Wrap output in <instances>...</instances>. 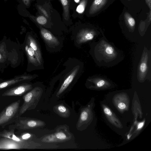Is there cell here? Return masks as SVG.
Wrapping results in <instances>:
<instances>
[{"label": "cell", "instance_id": "obj_1", "mask_svg": "<svg viewBox=\"0 0 151 151\" xmlns=\"http://www.w3.org/2000/svg\"><path fill=\"white\" fill-rule=\"evenodd\" d=\"M96 42L94 57L96 63L99 65L111 66L118 63L120 54L113 45L105 38H101Z\"/></svg>", "mask_w": 151, "mask_h": 151}, {"label": "cell", "instance_id": "obj_2", "mask_svg": "<svg viewBox=\"0 0 151 151\" xmlns=\"http://www.w3.org/2000/svg\"><path fill=\"white\" fill-rule=\"evenodd\" d=\"M21 101L19 99L5 107L0 113V127L4 128L6 125L14 122L19 115Z\"/></svg>", "mask_w": 151, "mask_h": 151}, {"label": "cell", "instance_id": "obj_3", "mask_svg": "<svg viewBox=\"0 0 151 151\" xmlns=\"http://www.w3.org/2000/svg\"><path fill=\"white\" fill-rule=\"evenodd\" d=\"M42 93V89L36 87L24 95L23 103L20 106L19 115L21 116L27 111L34 109L36 106Z\"/></svg>", "mask_w": 151, "mask_h": 151}, {"label": "cell", "instance_id": "obj_4", "mask_svg": "<svg viewBox=\"0 0 151 151\" xmlns=\"http://www.w3.org/2000/svg\"><path fill=\"white\" fill-rule=\"evenodd\" d=\"M36 145L30 141L23 139H14L3 137L0 139V150L33 149Z\"/></svg>", "mask_w": 151, "mask_h": 151}, {"label": "cell", "instance_id": "obj_5", "mask_svg": "<svg viewBox=\"0 0 151 151\" xmlns=\"http://www.w3.org/2000/svg\"><path fill=\"white\" fill-rule=\"evenodd\" d=\"M14 123L15 128L22 130L32 129L45 125L44 122L41 121L20 116L15 120Z\"/></svg>", "mask_w": 151, "mask_h": 151}, {"label": "cell", "instance_id": "obj_6", "mask_svg": "<svg viewBox=\"0 0 151 151\" xmlns=\"http://www.w3.org/2000/svg\"><path fill=\"white\" fill-rule=\"evenodd\" d=\"M32 88L31 84L22 83L6 91L2 94L3 96H21Z\"/></svg>", "mask_w": 151, "mask_h": 151}, {"label": "cell", "instance_id": "obj_7", "mask_svg": "<svg viewBox=\"0 0 151 151\" xmlns=\"http://www.w3.org/2000/svg\"><path fill=\"white\" fill-rule=\"evenodd\" d=\"M97 35V32L93 29H83L81 30L77 34V41L79 44L85 43L94 39Z\"/></svg>", "mask_w": 151, "mask_h": 151}, {"label": "cell", "instance_id": "obj_8", "mask_svg": "<svg viewBox=\"0 0 151 151\" xmlns=\"http://www.w3.org/2000/svg\"><path fill=\"white\" fill-rule=\"evenodd\" d=\"M32 76L22 75L15 77L14 78L5 81L0 80V91L19 83L31 79Z\"/></svg>", "mask_w": 151, "mask_h": 151}, {"label": "cell", "instance_id": "obj_9", "mask_svg": "<svg viewBox=\"0 0 151 151\" xmlns=\"http://www.w3.org/2000/svg\"><path fill=\"white\" fill-rule=\"evenodd\" d=\"M26 43L33 49L35 53L37 59L38 63L41 64L42 63L41 53L35 40L32 37L29 35L27 37Z\"/></svg>", "mask_w": 151, "mask_h": 151}, {"label": "cell", "instance_id": "obj_10", "mask_svg": "<svg viewBox=\"0 0 151 151\" xmlns=\"http://www.w3.org/2000/svg\"><path fill=\"white\" fill-rule=\"evenodd\" d=\"M78 68L74 69L65 79L57 93V96L61 94L70 84L78 73Z\"/></svg>", "mask_w": 151, "mask_h": 151}, {"label": "cell", "instance_id": "obj_11", "mask_svg": "<svg viewBox=\"0 0 151 151\" xmlns=\"http://www.w3.org/2000/svg\"><path fill=\"white\" fill-rule=\"evenodd\" d=\"M40 33L44 40L47 43L57 45L59 44V42L57 39L46 29L42 28L40 29Z\"/></svg>", "mask_w": 151, "mask_h": 151}, {"label": "cell", "instance_id": "obj_12", "mask_svg": "<svg viewBox=\"0 0 151 151\" xmlns=\"http://www.w3.org/2000/svg\"><path fill=\"white\" fill-rule=\"evenodd\" d=\"M148 55H143L139 66V77L144 78L148 70Z\"/></svg>", "mask_w": 151, "mask_h": 151}, {"label": "cell", "instance_id": "obj_13", "mask_svg": "<svg viewBox=\"0 0 151 151\" xmlns=\"http://www.w3.org/2000/svg\"><path fill=\"white\" fill-rule=\"evenodd\" d=\"M108 0H94L89 11V14H92L97 12L107 3Z\"/></svg>", "mask_w": 151, "mask_h": 151}, {"label": "cell", "instance_id": "obj_14", "mask_svg": "<svg viewBox=\"0 0 151 151\" xmlns=\"http://www.w3.org/2000/svg\"><path fill=\"white\" fill-rule=\"evenodd\" d=\"M24 48L29 62L33 64H36L38 63L37 59L35 53L33 49L27 43Z\"/></svg>", "mask_w": 151, "mask_h": 151}, {"label": "cell", "instance_id": "obj_15", "mask_svg": "<svg viewBox=\"0 0 151 151\" xmlns=\"http://www.w3.org/2000/svg\"><path fill=\"white\" fill-rule=\"evenodd\" d=\"M61 2L63 9L64 18L65 20L68 21L69 18V0H59Z\"/></svg>", "mask_w": 151, "mask_h": 151}, {"label": "cell", "instance_id": "obj_16", "mask_svg": "<svg viewBox=\"0 0 151 151\" xmlns=\"http://www.w3.org/2000/svg\"><path fill=\"white\" fill-rule=\"evenodd\" d=\"M124 17L125 22L128 27L132 29H134L135 25L134 19L127 12L124 13Z\"/></svg>", "mask_w": 151, "mask_h": 151}, {"label": "cell", "instance_id": "obj_17", "mask_svg": "<svg viewBox=\"0 0 151 151\" xmlns=\"http://www.w3.org/2000/svg\"><path fill=\"white\" fill-rule=\"evenodd\" d=\"M14 127L10 130H5L0 133V136L2 137L12 139L13 135L14 134Z\"/></svg>", "mask_w": 151, "mask_h": 151}, {"label": "cell", "instance_id": "obj_18", "mask_svg": "<svg viewBox=\"0 0 151 151\" xmlns=\"http://www.w3.org/2000/svg\"><path fill=\"white\" fill-rule=\"evenodd\" d=\"M43 142H60L56 138L55 134L47 135L43 138L42 139Z\"/></svg>", "mask_w": 151, "mask_h": 151}, {"label": "cell", "instance_id": "obj_19", "mask_svg": "<svg viewBox=\"0 0 151 151\" xmlns=\"http://www.w3.org/2000/svg\"><path fill=\"white\" fill-rule=\"evenodd\" d=\"M87 3V0H82L76 8V11L79 13L83 12Z\"/></svg>", "mask_w": 151, "mask_h": 151}, {"label": "cell", "instance_id": "obj_20", "mask_svg": "<svg viewBox=\"0 0 151 151\" xmlns=\"http://www.w3.org/2000/svg\"><path fill=\"white\" fill-rule=\"evenodd\" d=\"M56 138L60 141H63L68 139L66 134L63 132L58 131L55 134Z\"/></svg>", "mask_w": 151, "mask_h": 151}, {"label": "cell", "instance_id": "obj_21", "mask_svg": "<svg viewBox=\"0 0 151 151\" xmlns=\"http://www.w3.org/2000/svg\"><path fill=\"white\" fill-rule=\"evenodd\" d=\"M95 80L96 81V86L99 87H101L104 85L106 83L105 79L101 78V77H95Z\"/></svg>", "mask_w": 151, "mask_h": 151}, {"label": "cell", "instance_id": "obj_22", "mask_svg": "<svg viewBox=\"0 0 151 151\" xmlns=\"http://www.w3.org/2000/svg\"><path fill=\"white\" fill-rule=\"evenodd\" d=\"M57 110L58 112L60 114L62 115H67V113L68 112L67 109L65 106L59 105L57 107Z\"/></svg>", "mask_w": 151, "mask_h": 151}, {"label": "cell", "instance_id": "obj_23", "mask_svg": "<svg viewBox=\"0 0 151 151\" xmlns=\"http://www.w3.org/2000/svg\"><path fill=\"white\" fill-rule=\"evenodd\" d=\"M37 22L40 24H45L47 22V19L46 17L43 16H40L36 18Z\"/></svg>", "mask_w": 151, "mask_h": 151}, {"label": "cell", "instance_id": "obj_24", "mask_svg": "<svg viewBox=\"0 0 151 151\" xmlns=\"http://www.w3.org/2000/svg\"><path fill=\"white\" fill-rule=\"evenodd\" d=\"M88 118V114L86 111H83L80 115V121H86Z\"/></svg>", "mask_w": 151, "mask_h": 151}, {"label": "cell", "instance_id": "obj_25", "mask_svg": "<svg viewBox=\"0 0 151 151\" xmlns=\"http://www.w3.org/2000/svg\"><path fill=\"white\" fill-rule=\"evenodd\" d=\"M37 8L41 12H42L46 17L47 18L48 17V15L47 12L40 5H38L37 6Z\"/></svg>", "mask_w": 151, "mask_h": 151}, {"label": "cell", "instance_id": "obj_26", "mask_svg": "<svg viewBox=\"0 0 151 151\" xmlns=\"http://www.w3.org/2000/svg\"><path fill=\"white\" fill-rule=\"evenodd\" d=\"M104 111L105 113L109 116H111L112 113L111 110L107 108H105L104 109Z\"/></svg>", "mask_w": 151, "mask_h": 151}, {"label": "cell", "instance_id": "obj_27", "mask_svg": "<svg viewBox=\"0 0 151 151\" xmlns=\"http://www.w3.org/2000/svg\"><path fill=\"white\" fill-rule=\"evenodd\" d=\"M118 108L121 109H124L126 107L125 104L123 103H120L118 105Z\"/></svg>", "mask_w": 151, "mask_h": 151}, {"label": "cell", "instance_id": "obj_28", "mask_svg": "<svg viewBox=\"0 0 151 151\" xmlns=\"http://www.w3.org/2000/svg\"><path fill=\"white\" fill-rule=\"evenodd\" d=\"M31 136L30 134L27 133L23 135L22 137V139L24 140H27L29 139Z\"/></svg>", "mask_w": 151, "mask_h": 151}, {"label": "cell", "instance_id": "obj_29", "mask_svg": "<svg viewBox=\"0 0 151 151\" xmlns=\"http://www.w3.org/2000/svg\"><path fill=\"white\" fill-rule=\"evenodd\" d=\"M146 3L149 7L150 11L151 10V0H145Z\"/></svg>", "mask_w": 151, "mask_h": 151}, {"label": "cell", "instance_id": "obj_30", "mask_svg": "<svg viewBox=\"0 0 151 151\" xmlns=\"http://www.w3.org/2000/svg\"><path fill=\"white\" fill-rule=\"evenodd\" d=\"M144 124V122H140L139 123L138 125L137 129H141L143 126Z\"/></svg>", "mask_w": 151, "mask_h": 151}, {"label": "cell", "instance_id": "obj_31", "mask_svg": "<svg viewBox=\"0 0 151 151\" xmlns=\"http://www.w3.org/2000/svg\"><path fill=\"white\" fill-rule=\"evenodd\" d=\"M25 4L27 6H28L29 5L30 0H22Z\"/></svg>", "mask_w": 151, "mask_h": 151}, {"label": "cell", "instance_id": "obj_32", "mask_svg": "<svg viewBox=\"0 0 151 151\" xmlns=\"http://www.w3.org/2000/svg\"><path fill=\"white\" fill-rule=\"evenodd\" d=\"M3 67H4V66L0 64V72L2 70Z\"/></svg>", "mask_w": 151, "mask_h": 151}, {"label": "cell", "instance_id": "obj_33", "mask_svg": "<svg viewBox=\"0 0 151 151\" xmlns=\"http://www.w3.org/2000/svg\"><path fill=\"white\" fill-rule=\"evenodd\" d=\"M74 1L76 3H78L79 2L80 0H74Z\"/></svg>", "mask_w": 151, "mask_h": 151}, {"label": "cell", "instance_id": "obj_34", "mask_svg": "<svg viewBox=\"0 0 151 151\" xmlns=\"http://www.w3.org/2000/svg\"></svg>", "mask_w": 151, "mask_h": 151}]
</instances>
